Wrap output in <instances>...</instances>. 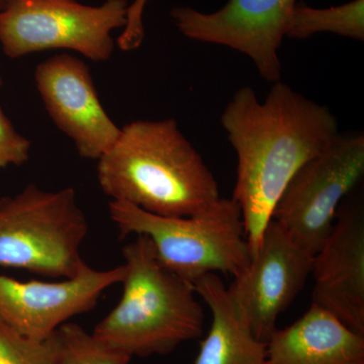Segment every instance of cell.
<instances>
[{"label": "cell", "mask_w": 364, "mask_h": 364, "mask_svg": "<svg viewBox=\"0 0 364 364\" xmlns=\"http://www.w3.org/2000/svg\"><path fill=\"white\" fill-rule=\"evenodd\" d=\"M221 122L237 155L232 198L240 207L253 257L287 184L331 143L338 124L328 107L280 81L263 102L250 86L241 87Z\"/></svg>", "instance_id": "6da1fadb"}, {"label": "cell", "mask_w": 364, "mask_h": 364, "mask_svg": "<svg viewBox=\"0 0 364 364\" xmlns=\"http://www.w3.org/2000/svg\"><path fill=\"white\" fill-rule=\"evenodd\" d=\"M97 171L112 200L163 217L196 215L221 198L214 174L173 119L127 124Z\"/></svg>", "instance_id": "7a4b0ae2"}, {"label": "cell", "mask_w": 364, "mask_h": 364, "mask_svg": "<svg viewBox=\"0 0 364 364\" xmlns=\"http://www.w3.org/2000/svg\"><path fill=\"white\" fill-rule=\"evenodd\" d=\"M123 294L92 334L132 358L165 355L202 335L205 313L195 287L166 269L148 237L123 248Z\"/></svg>", "instance_id": "3957f363"}, {"label": "cell", "mask_w": 364, "mask_h": 364, "mask_svg": "<svg viewBox=\"0 0 364 364\" xmlns=\"http://www.w3.org/2000/svg\"><path fill=\"white\" fill-rule=\"evenodd\" d=\"M109 214L121 238L148 237L163 267L191 284L208 273L235 279L252 259L240 207L233 198H220L189 217H163L112 200Z\"/></svg>", "instance_id": "277c9868"}, {"label": "cell", "mask_w": 364, "mask_h": 364, "mask_svg": "<svg viewBox=\"0 0 364 364\" xmlns=\"http://www.w3.org/2000/svg\"><path fill=\"white\" fill-rule=\"evenodd\" d=\"M87 234L74 188L51 191L28 184L0 198V267L71 279L87 264L81 255Z\"/></svg>", "instance_id": "5b68a950"}, {"label": "cell", "mask_w": 364, "mask_h": 364, "mask_svg": "<svg viewBox=\"0 0 364 364\" xmlns=\"http://www.w3.org/2000/svg\"><path fill=\"white\" fill-rule=\"evenodd\" d=\"M129 0L100 6L77 0H6L0 9V45L9 58L66 49L95 62L111 58L112 31L124 28Z\"/></svg>", "instance_id": "8992f818"}, {"label": "cell", "mask_w": 364, "mask_h": 364, "mask_svg": "<svg viewBox=\"0 0 364 364\" xmlns=\"http://www.w3.org/2000/svg\"><path fill=\"white\" fill-rule=\"evenodd\" d=\"M363 174V133H338L296 172L275 205L272 220L315 256L331 233L340 203Z\"/></svg>", "instance_id": "52a82bcc"}, {"label": "cell", "mask_w": 364, "mask_h": 364, "mask_svg": "<svg viewBox=\"0 0 364 364\" xmlns=\"http://www.w3.org/2000/svg\"><path fill=\"white\" fill-rule=\"evenodd\" d=\"M314 255L277 222L267 225L250 264L228 287L236 310L262 342L277 330V320L305 286Z\"/></svg>", "instance_id": "ba28073f"}, {"label": "cell", "mask_w": 364, "mask_h": 364, "mask_svg": "<svg viewBox=\"0 0 364 364\" xmlns=\"http://www.w3.org/2000/svg\"><path fill=\"white\" fill-rule=\"evenodd\" d=\"M294 6L296 0H229L215 13L177 6L171 16L182 35L241 52L261 77L275 83L282 78L279 50Z\"/></svg>", "instance_id": "9c48e42d"}, {"label": "cell", "mask_w": 364, "mask_h": 364, "mask_svg": "<svg viewBox=\"0 0 364 364\" xmlns=\"http://www.w3.org/2000/svg\"><path fill=\"white\" fill-rule=\"evenodd\" d=\"M124 277V264L105 270L86 264L75 277L58 282L0 274V321L28 338H49L70 318L93 310L105 291Z\"/></svg>", "instance_id": "30bf717a"}, {"label": "cell", "mask_w": 364, "mask_h": 364, "mask_svg": "<svg viewBox=\"0 0 364 364\" xmlns=\"http://www.w3.org/2000/svg\"><path fill=\"white\" fill-rule=\"evenodd\" d=\"M35 81L46 111L71 139L78 154L97 160L116 142L121 128L105 111L82 60L60 54L36 67Z\"/></svg>", "instance_id": "8fae6325"}, {"label": "cell", "mask_w": 364, "mask_h": 364, "mask_svg": "<svg viewBox=\"0 0 364 364\" xmlns=\"http://www.w3.org/2000/svg\"><path fill=\"white\" fill-rule=\"evenodd\" d=\"M314 256L312 305L364 336V214L363 203L347 205Z\"/></svg>", "instance_id": "7c38bea8"}, {"label": "cell", "mask_w": 364, "mask_h": 364, "mask_svg": "<svg viewBox=\"0 0 364 364\" xmlns=\"http://www.w3.org/2000/svg\"><path fill=\"white\" fill-rule=\"evenodd\" d=\"M268 364H364V336L312 305L267 341Z\"/></svg>", "instance_id": "4fadbf2b"}, {"label": "cell", "mask_w": 364, "mask_h": 364, "mask_svg": "<svg viewBox=\"0 0 364 364\" xmlns=\"http://www.w3.org/2000/svg\"><path fill=\"white\" fill-rule=\"evenodd\" d=\"M193 286L212 313V324L195 364H268L267 342L254 336L221 277L208 273Z\"/></svg>", "instance_id": "5bb4252c"}, {"label": "cell", "mask_w": 364, "mask_h": 364, "mask_svg": "<svg viewBox=\"0 0 364 364\" xmlns=\"http://www.w3.org/2000/svg\"><path fill=\"white\" fill-rule=\"evenodd\" d=\"M318 33L363 41L364 0H353L328 9L296 4L287 21L286 37L305 40Z\"/></svg>", "instance_id": "9a60e30c"}, {"label": "cell", "mask_w": 364, "mask_h": 364, "mask_svg": "<svg viewBox=\"0 0 364 364\" xmlns=\"http://www.w3.org/2000/svg\"><path fill=\"white\" fill-rule=\"evenodd\" d=\"M59 364H130L128 354L100 342L81 326L68 322L56 331Z\"/></svg>", "instance_id": "2e32d148"}, {"label": "cell", "mask_w": 364, "mask_h": 364, "mask_svg": "<svg viewBox=\"0 0 364 364\" xmlns=\"http://www.w3.org/2000/svg\"><path fill=\"white\" fill-rule=\"evenodd\" d=\"M0 364H59L56 333L49 338L35 340L0 321Z\"/></svg>", "instance_id": "e0dca14e"}, {"label": "cell", "mask_w": 364, "mask_h": 364, "mask_svg": "<svg viewBox=\"0 0 364 364\" xmlns=\"http://www.w3.org/2000/svg\"><path fill=\"white\" fill-rule=\"evenodd\" d=\"M30 140L21 135L0 105V170L21 166L30 160Z\"/></svg>", "instance_id": "ac0fdd59"}, {"label": "cell", "mask_w": 364, "mask_h": 364, "mask_svg": "<svg viewBox=\"0 0 364 364\" xmlns=\"http://www.w3.org/2000/svg\"><path fill=\"white\" fill-rule=\"evenodd\" d=\"M149 1L151 0H133L132 4H129L126 26L117 40V47L122 51H133L142 45L145 38L144 11Z\"/></svg>", "instance_id": "d6986e66"}, {"label": "cell", "mask_w": 364, "mask_h": 364, "mask_svg": "<svg viewBox=\"0 0 364 364\" xmlns=\"http://www.w3.org/2000/svg\"><path fill=\"white\" fill-rule=\"evenodd\" d=\"M2 6H4V2L0 1V9H2Z\"/></svg>", "instance_id": "ffe728a7"}, {"label": "cell", "mask_w": 364, "mask_h": 364, "mask_svg": "<svg viewBox=\"0 0 364 364\" xmlns=\"http://www.w3.org/2000/svg\"><path fill=\"white\" fill-rule=\"evenodd\" d=\"M2 86V79L1 77H0V87H1Z\"/></svg>", "instance_id": "44dd1931"}, {"label": "cell", "mask_w": 364, "mask_h": 364, "mask_svg": "<svg viewBox=\"0 0 364 364\" xmlns=\"http://www.w3.org/2000/svg\"><path fill=\"white\" fill-rule=\"evenodd\" d=\"M0 1H2L4 4V1H6V0H0Z\"/></svg>", "instance_id": "7402d4cb"}]
</instances>
